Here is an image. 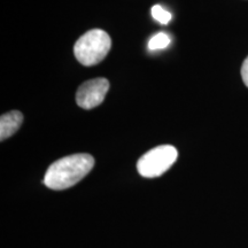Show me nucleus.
Wrapping results in <instances>:
<instances>
[{
    "label": "nucleus",
    "instance_id": "obj_1",
    "mask_svg": "<svg viewBox=\"0 0 248 248\" xmlns=\"http://www.w3.org/2000/svg\"><path fill=\"white\" fill-rule=\"evenodd\" d=\"M94 166L92 155L73 154L55 161L48 167L44 176V184L55 191L66 190L82 181Z\"/></svg>",
    "mask_w": 248,
    "mask_h": 248
},
{
    "label": "nucleus",
    "instance_id": "obj_2",
    "mask_svg": "<svg viewBox=\"0 0 248 248\" xmlns=\"http://www.w3.org/2000/svg\"><path fill=\"white\" fill-rule=\"evenodd\" d=\"M110 46V37L106 31L93 29L77 40L74 53L83 66H94L107 57Z\"/></svg>",
    "mask_w": 248,
    "mask_h": 248
},
{
    "label": "nucleus",
    "instance_id": "obj_3",
    "mask_svg": "<svg viewBox=\"0 0 248 248\" xmlns=\"http://www.w3.org/2000/svg\"><path fill=\"white\" fill-rule=\"evenodd\" d=\"M178 152L171 145H162L145 153L137 162V170L142 177L155 178L163 175L172 167Z\"/></svg>",
    "mask_w": 248,
    "mask_h": 248
},
{
    "label": "nucleus",
    "instance_id": "obj_4",
    "mask_svg": "<svg viewBox=\"0 0 248 248\" xmlns=\"http://www.w3.org/2000/svg\"><path fill=\"white\" fill-rule=\"evenodd\" d=\"M109 82L106 78H94L83 83L76 92V102L83 109L99 106L106 97Z\"/></svg>",
    "mask_w": 248,
    "mask_h": 248
},
{
    "label": "nucleus",
    "instance_id": "obj_5",
    "mask_svg": "<svg viewBox=\"0 0 248 248\" xmlns=\"http://www.w3.org/2000/svg\"><path fill=\"white\" fill-rule=\"evenodd\" d=\"M23 122L22 113L17 110L4 114L0 119V139L5 140L17 131Z\"/></svg>",
    "mask_w": 248,
    "mask_h": 248
},
{
    "label": "nucleus",
    "instance_id": "obj_6",
    "mask_svg": "<svg viewBox=\"0 0 248 248\" xmlns=\"http://www.w3.org/2000/svg\"><path fill=\"white\" fill-rule=\"evenodd\" d=\"M170 44V37L164 32L156 33L152 37L150 43H148V48L151 51H156V49H163Z\"/></svg>",
    "mask_w": 248,
    "mask_h": 248
},
{
    "label": "nucleus",
    "instance_id": "obj_7",
    "mask_svg": "<svg viewBox=\"0 0 248 248\" xmlns=\"http://www.w3.org/2000/svg\"><path fill=\"white\" fill-rule=\"evenodd\" d=\"M151 13L154 20L161 24H168L171 20V14L168 11H166L161 5H154L151 9Z\"/></svg>",
    "mask_w": 248,
    "mask_h": 248
},
{
    "label": "nucleus",
    "instance_id": "obj_8",
    "mask_svg": "<svg viewBox=\"0 0 248 248\" xmlns=\"http://www.w3.org/2000/svg\"><path fill=\"white\" fill-rule=\"evenodd\" d=\"M241 77H243L245 85L248 88V57L245 59L243 67H241Z\"/></svg>",
    "mask_w": 248,
    "mask_h": 248
}]
</instances>
